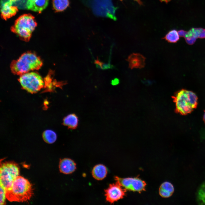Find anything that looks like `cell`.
<instances>
[{
	"label": "cell",
	"instance_id": "6da1fadb",
	"mask_svg": "<svg viewBox=\"0 0 205 205\" xmlns=\"http://www.w3.org/2000/svg\"><path fill=\"white\" fill-rule=\"evenodd\" d=\"M5 190L6 198L11 202H26L33 194L31 184L27 179L19 176L14 180L11 186Z\"/></svg>",
	"mask_w": 205,
	"mask_h": 205
},
{
	"label": "cell",
	"instance_id": "7a4b0ae2",
	"mask_svg": "<svg viewBox=\"0 0 205 205\" xmlns=\"http://www.w3.org/2000/svg\"><path fill=\"white\" fill-rule=\"evenodd\" d=\"M42 65V62L39 57L34 53L27 52L12 62L10 68L13 74L21 75L30 71L38 70Z\"/></svg>",
	"mask_w": 205,
	"mask_h": 205
},
{
	"label": "cell",
	"instance_id": "3957f363",
	"mask_svg": "<svg viewBox=\"0 0 205 205\" xmlns=\"http://www.w3.org/2000/svg\"><path fill=\"white\" fill-rule=\"evenodd\" d=\"M175 104V112L184 115L190 113L198 105V98L193 92L185 89L179 90L173 96Z\"/></svg>",
	"mask_w": 205,
	"mask_h": 205
},
{
	"label": "cell",
	"instance_id": "277c9868",
	"mask_svg": "<svg viewBox=\"0 0 205 205\" xmlns=\"http://www.w3.org/2000/svg\"><path fill=\"white\" fill-rule=\"evenodd\" d=\"M37 25L34 17L29 14H24L16 20L11 30L12 32L19 36L21 40L28 42Z\"/></svg>",
	"mask_w": 205,
	"mask_h": 205
},
{
	"label": "cell",
	"instance_id": "5b68a950",
	"mask_svg": "<svg viewBox=\"0 0 205 205\" xmlns=\"http://www.w3.org/2000/svg\"><path fill=\"white\" fill-rule=\"evenodd\" d=\"M19 168L13 162H6L1 164L0 184L5 190L9 188L13 181L19 176Z\"/></svg>",
	"mask_w": 205,
	"mask_h": 205
},
{
	"label": "cell",
	"instance_id": "8992f818",
	"mask_svg": "<svg viewBox=\"0 0 205 205\" xmlns=\"http://www.w3.org/2000/svg\"><path fill=\"white\" fill-rule=\"evenodd\" d=\"M19 81L22 88L31 93L40 91L44 85L42 77L35 72H28L20 75Z\"/></svg>",
	"mask_w": 205,
	"mask_h": 205
},
{
	"label": "cell",
	"instance_id": "52a82bcc",
	"mask_svg": "<svg viewBox=\"0 0 205 205\" xmlns=\"http://www.w3.org/2000/svg\"><path fill=\"white\" fill-rule=\"evenodd\" d=\"M114 178L126 190L140 193L145 190L146 183L144 181L138 178H122L115 176Z\"/></svg>",
	"mask_w": 205,
	"mask_h": 205
},
{
	"label": "cell",
	"instance_id": "ba28073f",
	"mask_svg": "<svg viewBox=\"0 0 205 205\" xmlns=\"http://www.w3.org/2000/svg\"><path fill=\"white\" fill-rule=\"evenodd\" d=\"M119 183L110 184L109 187L104 190L106 200L112 204L123 198L126 190L123 188Z\"/></svg>",
	"mask_w": 205,
	"mask_h": 205
},
{
	"label": "cell",
	"instance_id": "9c48e42d",
	"mask_svg": "<svg viewBox=\"0 0 205 205\" xmlns=\"http://www.w3.org/2000/svg\"><path fill=\"white\" fill-rule=\"evenodd\" d=\"M145 59L141 54L133 53L128 56L126 60L129 62V67L130 69H141L145 66Z\"/></svg>",
	"mask_w": 205,
	"mask_h": 205
},
{
	"label": "cell",
	"instance_id": "30bf717a",
	"mask_svg": "<svg viewBox=\"0 0 205 205\" xmlns=\"http://www.w3.org/2000/svg\"><path fill=\"white\" fill-rule=\"evenodd\" d=\"M59 169L62 173L66 174H71L76 170V164L70 159L65 158L61 159L59 162Z\"/></svg>",
	"mask_w": 205,
	"mask_h": 205
},
{
	"label": "cell",
	"instance_id": "8fae6325",
	"mask_svg": "<svg viewBox=\"0 0 205 205\" xmlns=\"http://www.w3.org/2000/svg\"><path fill=\"white\" fill-rule=\"evenodd\" d=\"M13 3L9 2L1 6V16L2 19L6 20L15 15L18 11L17 7L13 6Z\"/></svg>",
	"mask_w": 205,
	"mask_h": 205
},
{
	"label": "cell",
	"instance_id": "7c38bea8",
	"mask_svg": "<svg viewBox=\"0 0 205 205\" xmlns=\"http://www.w3.org/2000/svg\"><path fill=\"white\" fill-rule=\"evenodd\" d=\"M49 0H27V9L40 13L48 5Z\"/></svg>",
	"mask_w": 205,
	"mask_h": 205
},
{
	"label": "cell",
	"instance_id": "4fadbf2b",
	"mask_svg": "<svg viewBox=\"0 0 205 205\" xmlns=\"http://www.w3.org/2000/svg\"><path fill=\"white\" fill-rule=\"evenodd\" d=\"M203 28H192L187 32L184 38L186 43L189 45L193 44L199 38V36Z\"/></svg>",
	"mask_w": 205,
	"mask_h": 205
},
{
	"label": "cell",
	"instance_id": "5bb4252c",
	"mask_svg": "<svg viewBox=\"0 0 205 205\" xmlns=\"http://www.w3.org/2000/svg\"><path fill=\"white\" fill-rule=\"evenodd\" d=\"M174 191V188L173 185L169 182L163 183L159 188V194L163 198L169 197L172 195Z\"/></svg>",
	"mask_w": 205,
	"mask_h": 205
},
{
	"label": "cell",
	"instance_id": "9a60e30c",
	"mask_svg": "<svg viewBox=\"0 0 205 205\" xmlns=\"http://www.w3.org/2000/svg\"><path fill=\"white\" fill-rule=\"evenodd\" d=\"M92 173L94 178L97 180H101L106 177L107 174V170L104 165L99 164L93 167Z\"/></svg>",
	"mask_w": 205,
	"mask_h": 205
},
{
	"label": "cell",
	"instance_id": "2e32d148",
	"mask_svg": "<svg viewBox=\"0 0 205 205\" xmlns=\"http://www.w3.org/2000/svg\"><path fill=\"white\" fill-rule=\"evenodd\" d=\"M78 121V117L75 114H70L63 118V124L69 129H75L77 127Z\"/></svg>",
	"mask_w": 205,
	"mask_h": 205
},
{
	"label": "cell",
	"instance_id": "e0dca14e",
	"mask_svg": "<svg viewBox=\"0 0 205 205\" xmlns=\"http://www.w3.org/2000/svg\"><path fill=\"white\" fill-rule=\"evenodd\" d=\"M69 0H52L53 8L56 12L64 11L69 6Z\"/></svg>",
	"mask_w": 205,
	"mask_h": 205
},
{
	"label": "cell",
	"instance_id": "ac0fdd59",
	"mask_svg": "<svg viewBox=\"0 0 205 205\" xmlns=\"http://www.w3.org/2000/svg\"><path fill=\"white\" fill-rule=\"evenodd\" d=\"M42 138L46 142L52 144L56 141L57 136L54 131L51 130H48L44 132L42 134Z\"/></svg>",
	"mask_w": 205,
	"mask_h": 205
},
{
	"label": "cell",
	"instance_id": "d6986e66",
	"mask_svg": "<svg viewBox=\"0 0 205 205\" xmlns=\"http://www.w3.org/2000/svg\"><path fill=\"white\" fill-rule=\"evenodd\" d=\"M196 199L199 205H205V182L201 184L196 193Z\"/></svg>",
	"mask_w": 205,
	"mask_h": 205
},
{
	"label": "cell",
	"instance_id": "ffe728a7",
	"mask_svg": "<svg viewBox=\"0 0 205 205\" xmlns=\"http://www.w3.org/2000/svg\"><path fill=\"white\" fill-rule=\"evenodd\" d=\"M162 39H165L169 43H175L179 40L180 38L178 32L176 30L173 29L169 31Z\"/></svg>",
	"mask_w": 205,
	"mask_h": 205
},
{
	"label": "cell",
	"instance_id": "44dd1931",
	"mask_svg": "<svg viewBox=\"0 0 205 205\" xmlns=\"http://www.w3.org/2000/svg\"><path fill=\"white\" fill-rule=\"evenodd\" d=\"M0 205L5 204L6 192L5 189L2 186H0Z\"/></svg>",
	"mask_w": 205,
	"mask_h": 205
},
{
	"label": "cell",
	"instance_id": "7402d4cb",
	"mask_svg": "<svg viewBox=\"0 0 205 205\" xmlns=\"http://www.w3.org/2000/svg\"><path fill=\"white\" fill-rule=\"evenodd\" d=\"M178 32L179 36L184 38L187 31L181 30H179Z\"/></svg>",
	"mask_w": 205,
	"mask_h": 205
},
{
	"label": "cell",
	"instance_id": "603a6c76",
	"mask_svg": "<svg viewBox=\"0 0 205 205\" xmlns=\"http://www.w3.org/2000/svg\"><path fill=\"white\" fill-rule=\"evenodd\" d=\"M119 83V80L117 78H115L111 81V84L113 85H116Z\"/></svg>",
	"mask_w": 205,
	"mask_h": 205
},
{
	"label": "cell",
	"instance_id": "cb8c5ba5",
	"mask_svg": "<svg viewBox=\"0 0 205 205\" xmlns=\"http://www.w3.org/2000/svg\"><path fill=\"white\" fill-rule=\"evenodd\" d=\"M199 38L201 39L205 38V29H203L199 36Z\"/></svg>",
	"mask_w": 205,
	"mask_h": 205
},
{
	"label": "cell",
	"instance_id": "d4e9b609",
	"mask_svg": "<svg viewBox=\"0 0 205 205\" xmlns=\"http://www.w3.org/2000/svg\"><path fill=\"white\" fill-rule=\"evenodd\" d=\"M15 1V0H1V6L4 3L9 2H13L14 3Z\"/></svg>",
	"mask_w": 205,
	"mask_h": 205
},
{
	"label": "cell",
	"instance_id": "484cf974",
	"mask_svg": "<svg viewBox=\"0 0 205 205\" xmlns=\"http://www.w3.org/2000/svg\"><path fill=\"white\" fill-rule=\"evenodd\" d=\"M161 2H164L167 3L171 0H159Z\"/></svg>",
	"mask_w": 205,
	"mask_h": 205
},
{
	"label": "cell",
	"instance_id": "4316f807",
	"mask_svg": "<svg viewBox=\"0 0 205 205\" xmlns=\"http://www.w3.org/2000/svg\"><path fill=\"white\" fill-rule=\"evenodd\" d=\"M203 120L205 124V110L204 111V113L203 116Z\"/></svg>",
	"mask_w": 205,
	"mask_h": 205
}]
</instances>
